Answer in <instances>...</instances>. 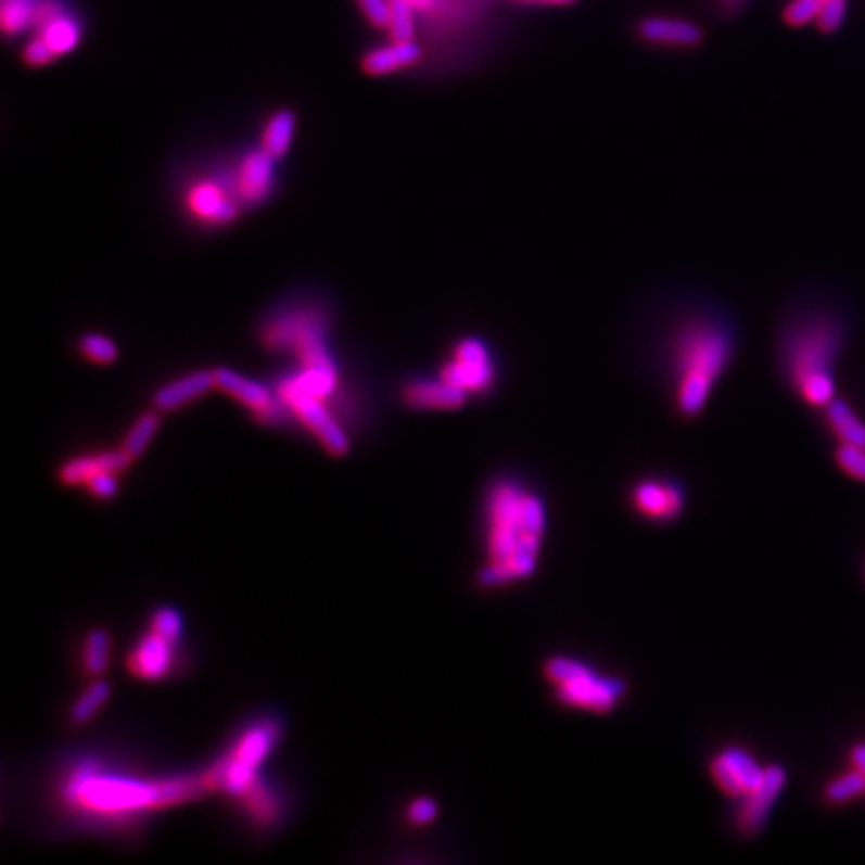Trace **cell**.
<instances>
[{"mask_svg":"<svg viewBox=\"0 0 865 865\" xmlns=\"http://www.w3.org/2000/svg\"><path fill=\"white\" fill-rule=\"evenodd\" d=\"M633 499L637 509L647 517L672 519L684 509V495L675 485L644 481L635 487Z\"/></svg>","mask_w":865,"mask_h":865,"instance_id":"cell-20","label":"cell"},{"mask_svg":"<svg viewBox=\"0 0 865 865\" xmlns=\"http://www.w3.org/2000/svg\"><path fill=\"white\" fill-rule=\"evenodd\" d=\"M293 135H295V115L283 109L275 113L267 123V129L263 135V149L275 158H281L291 149Z\"/></svg>","mask_w":865,"mask_h":865,"instance_id":"cell-23","label":"cell"},{"mask_svg":"<svg viewBox=\"0 0 865 865\" xmlns=\"http://www.w3.org/2000/svg\"><path fill=\"white\" fill-rule=\"evenodd\" d=\"M151 627H153V632L161 633L163 637H167L168 641H173V644H177L181 639V615L175 609H158L153 615Z\"/></svg>","mask_w":865,"mask_h":865,"instance_id":"cell-34","label":"cell"},{"mask_svg":"<svg viewBox=\"0 0 865 865\" xmlns=\"http://www.w3.org/2000/svg\"><path fill=\"white\" fill-rule=\"evenodd\" d=\"M786 781H788V774L781 765L765 767V777H763L762 784L749 791L746 801L739 807L737 827L741 829V834H746V836L760 834V829L765 826V822L769 817L775 800L786 788Z\"/></svg>","mask_w":865,"mask_h":865,"instance_id":"cell-11","label":"cell"},{"mask_svg":"<svg viewBox=\"0 0 865 865\" xmlns=\"http://www.w3.org/2000/svg\"><path fill=\"white\" fill-rule=\"evenodd\" d=\"M822 2H824V0H822Z\"/></svg>","mask_w":865,"mask_h":865,"instance_id":"cell-41","label":"cell"},{"mask_svg":"<svg viewBox=\"0 0 865 865\" xmlns=\"http://www.w3.org/2000/svg\"><path fill=\"white\" fill-rule=\"evenodd\" d=\"M213 387H217L215 371H194L158 389L153 403L158 411H175L191 400L201 399Z\"/></svg>","mask_w":865,"mask_h":865,"instance_id":"cell-17","label":"cell"},{"mask_svg":"<svg viewBox=\"0 0 865 865\" xmlns=\"http://www.w3.org/2000/svg\"><path fill=\"white\" fill-rule=\"evenodd\" d=\"M207 788L205 777L181 775L161 781H141L123 775L103 774L94 765H80L66 779L65 798L89 814L125 817L163 810L199 798Z\"/></svg>","mask_w":865,"mask_h":865,"instance_id":"cell-2","label":"cell"},{"mask_svg":"<svg viewBox=\"0 0 865 865\" xmlns=\"http://www.w3.org/2000/svg\"><path fill=\"white\" fill-rule=\"evenodd\" d=\"M639 37L651 44H667V47H698L703 33L698 25L679 18H663L651 16L641 21Z\"/></svg>","mask_w":865,"mask_h":865,"instance_id":"cell-18","label":"cell"},{"mask_svg":"<svg viewBox=\"0 0 865 865\" xmlns=\"http://www.w3.org/2000/svg\"><path fill=\"white\" fill-rule=\"evenodd\" d=\"M836 355V333L824 327H810L793 336L788 347V367L796 385L815 374H831Z\"/></svg>","mask_w":865,"mask_h":865,"instance_id":"cell-7","label":"cell"},{"mask_svg":"<svg viewBox=\"0 0 865 865\" xmlns=\"http://www.w3.org/2000/svg\"><path fill=\"white\" fill-rule=\"evenodd\" d=\"M862 793H865V775L860 774L853 767L850 772H845V774L838 775L836 779L827 781L826 789H824V798L831 805L848 803V801L860 798Z\"/></svg>","mask_w":865,"mask_h":865,"instance_id":"cell-24","label":"cell"},{"mask_svg":"<svg viewBox=\"0 0 865 865\" xmlns=\"http://www.w3.org/2000/svg\"><path fill=\"white\" fill-rule=\"evenodd\" d=\"M245 805L249 814L257 819L258 824H271L277 817V801L267 786L260 781H255L251 788L246 789Z\"/></svg>","mask_w":865,"mask_h":865,"instance_id":"cell-29","label":"cell"},{"mask_svg":"<svg viewBox=\"0 0 865 865\" xmlns=\"http://www.w3.org/2000/svg\"><path fill=\"white\" fill-rule=\"evenodd\" d=\"M403 400L414 409H433V411H451L463 407L467 393L463 389L455 387L443 377L433 379H417L409 383L403 391Z\"/></svg>","mask_w":865,"mask_h":865,"instance_id":"cell-15","label":"cell"},{"mask_svg":"<svg viewBox=\"0 0 865 865\" xmlns=\"http://www.w3.org/2000/svg\"><path fill=\"white\" fill-rule=\"evenodd\" d=\"M407 815H409V819L415 826H425V824L433 822L437 817V803H435V800H429V798H419V800H415L409 805Z\"/></svg>","mask_w":865,"mask_h":865,"instance_id":"cell-38","label":"cell"},{"mask_svg":"<svg viewBox=\"0 0 865 865\" xmlns=\"http://www.w3.org/2000/svg\"><path fill=\"white\" fill-rule=\"evenodd\" d=\"M827 421L841 443H852L865 449V425L845 400L834 397L827 403Z\"/></svg>","mask_w":865,"mask_h":865,"instance_id":"cell-22","label":"cell"},{"mask_svg":"<svg viewBox=\"0 0 865 865\" xmlns=\"http://www.w3.org/2000/svg\"><path fill=\"white\" fill-rule=\"evenodd\" d=\"M845 9H848V0H824L817 18H815V25L826 35L836 33L845 18Z\"/></svg>","mask_w":865,"mask_h":865,"instance_id":"cell-32","label":"cell"},{"mask_svg":"<svg viewBox=\"0 0 865 865\" xmlns=\"http://www.w3.org/2000/svg\"><path fill=\"white\" fill-rule=\"evenodd\" d=\"M836 461L843 473L857 481H865V449L852 443H841L836 451Z\"/></svg>","mask_w":865,"mask_h":865,"instance_id":"cell-31","label":"cell"},{"mask_svg":"<svg viewBox=\"0 0 865 865\" xmlns=\"http://www.w3.org/2000/svg\"><path fill=\"white\" fill-rule=\"evenodd\" d=\"M59 59V54L52 51L51 44L42 39L40 35H35L33 39L28 40L23 49V61L28 66H47L51 65Z\"/></svg>","mask_w":865,"mask_h":865,"instance_id":"cell-35","label":"cell"},{"mask_svg":"<svg viewBox=\"0 0 865 865\" xmlns=\"http://www.w3.org/2000/svg\"><path fill=\"white\" fill-rule=\"evenodd\" d=\"M35 33L51 44L52 51L56 52L59 56H63L66 52L75 51L80 44L82 25H80L77 14L73 13V9L68 7L63 13L52 16L47 25L40 26L39 30H35Z\"/></svg>","mask_w":865,"mask_h":865,"instance_id":"cell-21","label":"cell"},{"mask_svg":"<svg viewBox=\"0 0 865 865\" xmlns=\"http://www.w3.org/2000/svg\"><path fill=\"white\" fill-rule=\"evenodd\" d=\"M521 2H533V4H551V7H561V4H571L575 0H521Z\"/></svg>","mask_w":865,"mask_h":865,"instance_id":"cell-40","label":"cell"},{"mask_svg":"<svg viewBox=\"0 0 865 865\" xmlns=\"http://www.w3.org/2000/svg\"><path fill=\"white\" fill-rule=\"evenodd\" d=\"M275 156L265 149L251 151L243 156L234 175L233 189L237 199L245 205L263 203L275 185Z\"/></svg>","mask_w":865,"mask_h":865,"instance_id":"cell-12","label":"cell"},{"mask_svg":"<svg viewBox=\"0 0 865 865\" xmlns=\"http://www.w3.org/2000/svg\"><path fill=\"white\" fill-rule=\"evenodd\" d=\"M111 698V687L106 682H94V684L73 703L71 710V722L73 724H87L97 711H101L104 703Z\"/></svg>","mask_w":865,"mask_h":865,"instance_id":"cell-25","label":"cell"},{"mask_svg":"<svg viewBox=\"0 0 865 865\" xmlns=\"http://www.w3.org/2000/svg\"><path fill=\"white\" fill-rule=\"evenodd\" d=\"M850 762H852L853 769H857L860 774L865 775V741H860L853 746L850 751Z\"/></svg>","mask_w":865,"mask_h":865,"instance_id":"cell-39","label":"cell"},{"mask_svg":"<svg viewBox=\"0 0 865 865\" xmlns=\"http://www.w3.org/2000/svg\"><path fill=\"white\" fill-rule=\"evenodd\" d=\"M111 659V637L103 629H94L87 635L85 644V670L91 675H99L109 667Z\"/></svg>","mask_w":865,"mask_h":865,"instance_id":"cell-28","label":"cell"},{"mask_svg":"<svg viewBox=\"0 0 865 865\" xmlns=\"http://www.w3.org/2000/svg\"><path fill=\"white\" fill-rule=\"evenodd\" d=\"M187 205L194 217L208 225H229L239 217V203L225 185L201 181L187 194Z\"/></svg>","mask_w":865,"mask_h":865,"instance_id":"cell-13","label":"cell"},{"mask_svg":"<svg viewBox=\"0 0 865 865\" xmlns=\"http://www.w3.org/2000/svg\"><path fill=\"white\" fill-rule=\"evenodd\" d=\"M281 729L275 722H260L249 727L229 755L215 763L205 777L208 789H222L233 798H243L257 781V767L279 741Z\"/></svg>","mask_w":865,"mask_h":865,"instance_id":"cell-4","label":"cell"},{"mask_svg":"<svg viewBox=\"0 0 865 865\" xmlns=\"http://www.w3.org/2000/svg\"><path fill=\"white\" fill-rule=\"evenodd\" d=\"M161 425V419L156 414H144L135 421V425L130 427L129 435L123 443V449L129 453L132 459L141 457L142 453L147 451V447L151 445V441L155 440L156 431Z\"/></svg>","mask_w":865,"mask_h":865,"instance_id":"cell-26","label":"cell"},{"mask_svg":"<svg viewBox=\"0 0 865 865\" xmlns=\"http://www.w3.org/2000/svg\"><path fill=\"white\" fill-rule=\"evenodd\" d=\"M423 59V49L415 40H391L385 47L365 52L362 71L371 77L393 75L400 68L417 65Z\"/></svg>","mask_w":865,"mask_h":865,"instance_id":"cell-16","label":"cell"},{"mask_svg":"<svg viewBox=\"0 0 865 865\" xmlns=\"http://www.w3.org/2000/svg\"><path fill=\"white\" fill-rule=\"evenodd\" d=\"M545 675L551 684H556L559 699L571 708L603 713L613 710L625 694L623 682L601 677L575 659H549L545 663Z\"/></svg>","mask_w":865,"mask_h":865,"instance_id":"cell-5","label":"cell"},{"mask_svg":"<svg viewBox=\"0 0 865 865\" xmlns=\"http://www.w3.org/2000/svg\"><path fill=\"white\" fill-rule=\"evenodd\" d=\"M279 399L297 415L298 419L305 423L310 433L323 443L325 449L331 455H345L349 451V440L343 433L341 425L333 419L331 411L327 409L323 399L310 395L307 391L298 387L293 381V377H287L279 385Z\"/></svg>","mask_w":865,"mask_h":865,"instance_id":"cell-6","label":"cell"},{"mask_svg":"<svg viewBox=\"0 0 865 865\" xmlns=\"http://www.w3.org/2000/svg\"><path fill=\"white\" fill-rule=\"evenodd\" d=\"M215 383L220 391H225L241 405H245L258 421L269 423V425H279L281 421H284L287 415H284L283 400L275 399V395L263 383L253 381L245 374L234 373L233 369H225V367L215 371Z\"/></svg>","mask_w":865,"mask_h":865,"instance_id":"cell-9","label":"cell"},{"mask_svg":"<svg viewBox=\"0 0 865 865\" xmlns=\"http://www.w3.org/2000/svg\"><path fill=\"white\" fill-rule=\"evenodd\" d=\"M489 565L479 582L497 587L531 575L537 568L545 531L542 499L516 483H499L489 495Z\"/></svg>","mask_w":865,"mask_h":865,"instance_id":"cell-1","label":"cell"},{"mask_svg":"<svg viewBox=\"0 0 865 865\" xmlns=\"http://www.w3.org/2000/svg\"><path fill=\"white\" fill-rule=\"evenodd\" d=\"M673 353L679 377L677 407L685 417H696L710 399L715 381L729 365L734 339L720 321H689L675 336Z\"/></svg>","mask_w":865,"mask_h":865,"instance_id":"cell-3","label":"cell"},{"mask_svg":"<svg viewBox=\"0 0 865 865\" xmlns=\"http://www.w3.org/2000/svg\"><path fill=\"white\" fill-rule=\"evenodd\" d=\"M387 30L391 40H415L417 13L409 0H391Z\"/></svg>","mask_w":865,"mask_h":865,"instance_id":"cell-27","label":"cell"},{"mask_svg":"<svg viewBox=\"0 0 865 865\" xmlns=\"http://www.w3.org/2000/svg\"><path fill=\"white\" fill-rule=\"evenodd\" d=\"M175 646L177 644L168 641L167 637H163L161 633H149L147 637H142L141 644L135 647V651L130 653L129 663H127L130 673L141 679H149V682L163 679L173 667Z\"/></svg>","mask_w":865,"mask_h":865,"instance_id":"cell-14","label":"cell"},{"mask_svg":"<svg viewBox=\"0 0 865 865\" xmlns=\"http://www.w3.org/2000/svg\"><path fill=\"white\" fill-rule=\"evenodd\" d=\"M132 461L129 453L125 451L123 447L118 451H104L94 453V455H85V457H77L73 461H68L65 466L61 467L59 478L65 485H85L89 479L99 475V473H106V471H123L127 469Z\"/></svg>","mask_w":865,"mask_h":865,"instance_id":"cell-19","label":"cell"},{"mask_svg":"<svg viewBox=\"0 0 865 865\" xmlns=\"http://www.w3.org/2000/svg\"><path fill=\"white\" fill-rule=\"evenodd\" d=\"M362 16L381 30H387L391 18V0H357Z\"/></svg>","mask_w":865,"mask_h":865,"instance_id":"cell-36","label":"cell"},{"mask_svg":"<svg viewBox=\"0 0 865 865\" xmlns=\"http://www.w3.org/2000/svg\"><path fill=\"white\" fill-rule=\"evenodd\" d=\"M819 9L822 0H791L784 11V21L789 26L807 25L817 18Z\"/></svg>","mask_w":865,"mask_h":865,"instance_id":"cell-33","label":"cell"},{"mask_svg":"<svg viewBox=\"0 0 865 865\" xmlns=\"http://www.w3.org/2000/svg\"><path fill=\"white\" fill-rule=\"evenodd\" d=\"M87 489L91 495L99 497V499H113L118 493V479L115 471H106V473H99L94 478L89 479Z\"/></svg>","mask_w":865,"mask_h":865,"instance_id":"cell-37","label":"cell"},{"mask_svg":"<svg viewBox=\"0 0 865 865\" xmlns=\"http://www.w3.org/2000/svg\"><path fill=\"white\" fill-rule=\"evenodd\" d=\"M80 351L87 359L99 365H111L117 361L118 349L115 341H111L109 336L99 335V333H91V335L82 336L80 341Z\"/></svg>","mask_w":865,"mask_h":865,"instance_id":"cell-30","label":"cell"},{"mask_svg":"<svg viewBox=\"0 0 865 865\" xmlns=\"http://www.w3.org/2000/svg\"><path fill=\"white\" fill-rule=\"evenodd\" d=\"M441 377L466 393L487 391L495 381V365L487 345L481 339H463L453 351V361L443 367Z\"/></svg>","mask_w":865,"mask_h":865,"instance_id":"cell-8","label":"cell"},{"mask_svg":"<svg viewBox=\"0 0 865 865\" xmlns=\"http://www.w3.org/2000/svg\"><path fill=\"white\" fill-rule=\"evenodd\" d=\"M711 775L717 788L729 798H746L765 777V767L755 762L746 749L727 748L711 762Z\"/></svg>","mask_w":865,"mask_h":865,"instance_id":"cell-10","label":"cell"}]
</instances>
